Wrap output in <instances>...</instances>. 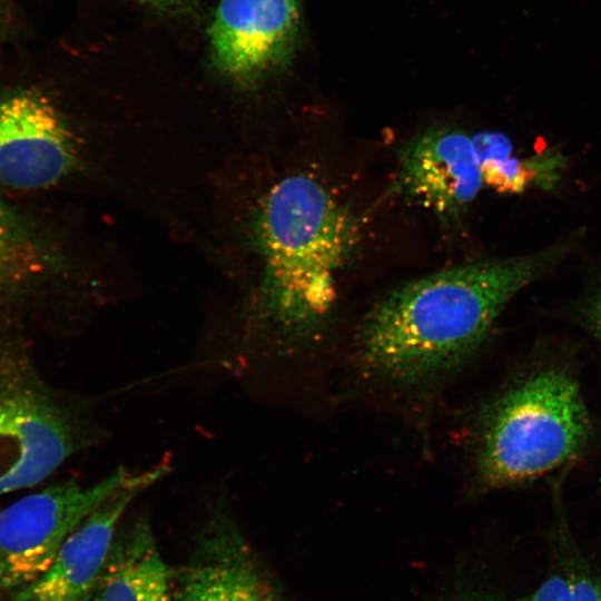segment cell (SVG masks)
<instances>
[{"label":"cell","instance_id":"1","mask_svg":"<svg viewBox=\"0 0 601 601\" xmlns=\"http://www.w3.org/2000/svg\"><path fill=\"white\" fill-rule=\"evenodd\" d=\"M574 240L466 263L394 288L361 325L358 365L367 377L396 388L441 380L476 352L508 302L565 258Z\"/></svg>","mask_w":601,"mask_h":601},{"label":"cell","instance_id":"2","mask_svg":"<svg viewBox=\"0 0 601 601\" xmlns=\"http://www.w3.org/2000/svg\"><path fill=\"white\" fill-rule=\"evenodd\" d=\"M260 239L272 347L290 353L317 344L333 321L337 276L357 240L352 215L317 179L289 176L265 198Z\"/></svg>","mask_w":601,"mask_h":601},{"label":"cell","instance_id":"3","mask_svg":"<svg viewBox=\"0 0 601 601\" xmlns=\"http://www.w3.org/2000/svg\"><path fill=\"white\" fill-rule=\"evenodd\" d=\"M475 451L483 487L533 480L571 460L585 445L590 421L577 383L545 370L501 394L485 411Z\"/></svg>","mask_w":601,"mask_h":601},{"label":"cell","instance_id":"4","mask_svg":"<svg viewBox=\"0 0 601 601\" xmlns=\"http://www.w3.org/2000/svg\"><path fill=\"white\" fill-rule=\"evenodd\" d=\"M102 437L85 401L46 381L28 342L0 344V495L37 485Z\"/></svg>","mask_w":601,"mask_h":601},{"label":"cell","instance_id":"5","mask_svg":"<svg viewBox=\"0 0 601 601\" xmlns=\"http://www.w3.org/2000/svg\"><path fill=\"white\" fill-rule=\"evenodd\" d=\"M135 472L119 466L91 485L63 481L0 510V592L37 579L73 530Z\"/></svg>","mask_w":601,"mask_h":601},{"label":"cell","instance_id":"6","mask_svg":"<svg viewBox=\"0 0 601 601\" xmlns=\"http://www.w3.org/2000/svg\"><path fill=\"white\" fill-rule=\"evenodd\" d=\"M298 0H220L208 36L216 69L253 88L290 61L298 41Z\"/></svg>","mask_w":601,"mask_h":601},{"label":"cell","instance_id":"7","mask_svg":"<svg viewBox=\"0 0 601 601\" xmlns=\"http://www.w3.org/2000/svg\"><path fill=\"white\" fill-rule=\"evenodd\" d=\"M170 471L165 462L135 472L66 539L50 565L10 601H91L128 505Z\"/></svg>","mask_w":601,"mask_h":601},{"label":"cell","instance_id":"8","mask_svg":"<svg viewBox=\"0 0 601 601\" xmlns=\"http://www.w3.org/2000/svg\"><path fill=\"white\" fill-rule=\"evenodd\" d=\"M76 155L70 130L42 93L24 90L0 99V185L50 187L75 167Z\"/></svg>","mask_w":601,"mask_h":601},{"label":"cell","instance_id":"9","mask_svg":"<svg viewBox=\"0 0 601 601\" xmlns=\"http://www.w3.org/2000/svg\"><path fill=\"white\" fill-rule=\"evenodd\" d=\"M175 601H279L255 554L223 509L205 522L175 577Z\"/></svg>","mask_w":601,"mask_h":601},{"label":"cell","instance_id":"10","mask_svg":"<svg viewBox=\"0 0 601 601\" xmlns=\"http://www.w3.org/2000/svg\"><path fill=\"white\" fill-rule=\"evenodd\" d=\"M483 179L473 136L430 129L403 149L396 189L442 217L457 216L475 199Z\"/></svg>","mask_w":601,"mask_h":601},{"label":"cell","instance_id":"11","mask_svg":"<svg viewBox=\"0 0 601 601\" xmlns=\"http://www.w3.org/2000/svg\"><path fill=\"white\" fill-rule=\"evenodd\" d=\"M91 601H175L174 573L145 520L116 534Z\"/></svg>","mask_w":601,"mask_h":601},{"label":"cell","instance_id":"12","mask_svg":"<svg viewBox=\"0 0 601 601\" xmlns=\"http://www.w3.org/2000/svg\"><path fill=\"white\" fill-rule=\"evenodd\" d=\"M41 266V255L22 224L0 205V344L27 341L17 327L16 299Z\"/></svg>","mask_w":601,"mask_h":601},{"label":"cell","instance_id":"13","mask_svg":"<svg viewBox=\"0 0 601 601\" xmlns=\"http://www.w3.org/2000/svg\"><path fill=\"white\" fill-rule=\"evenodd\" d=\"M483 184L501 193H521L539 177V161L512 155L510 139L500 132L473 136Z\"/></svg>","mask_w":601,"mask_h":601},{"label":"cell","instance_id":"14","mask_svg":"<svg viewBox=\"0 0 601 601\" xmlns=\"http://www.w3.org/2000/svg\"><path fill=\"white\" fill-rule=\"evenodd\" d=\"M528 601H601V581L584 574H554Z\"/></svg>","mask_w":601,"mask_h":601},{"label":"cell","instance_id":"15","mask_svg":"<svg viewBox=\"0 0 601 601\" xmlns=\"http://www.w3.org/2000/svg\"><path fill=\"white\" fill-rule=\"evenodd\" d=\"M574 319L601 343V275L595 277L585 294L574 304Z\"/></svg>","mask_w":601,"mask_h":601},{"label":"cell","instance_id":"16","mask_svg":"<svg viewBox=\"0 0 601 601\" xmlns=\"http://www.w3.org/2000/svg\"><path fill=\"white\" fill-rule=\"evenodd\" d=\"M147 7L167 14H185L197 8L198 0H138Z\"/></svg>","mask_w":601,"mask_h":601}]
</instances>
